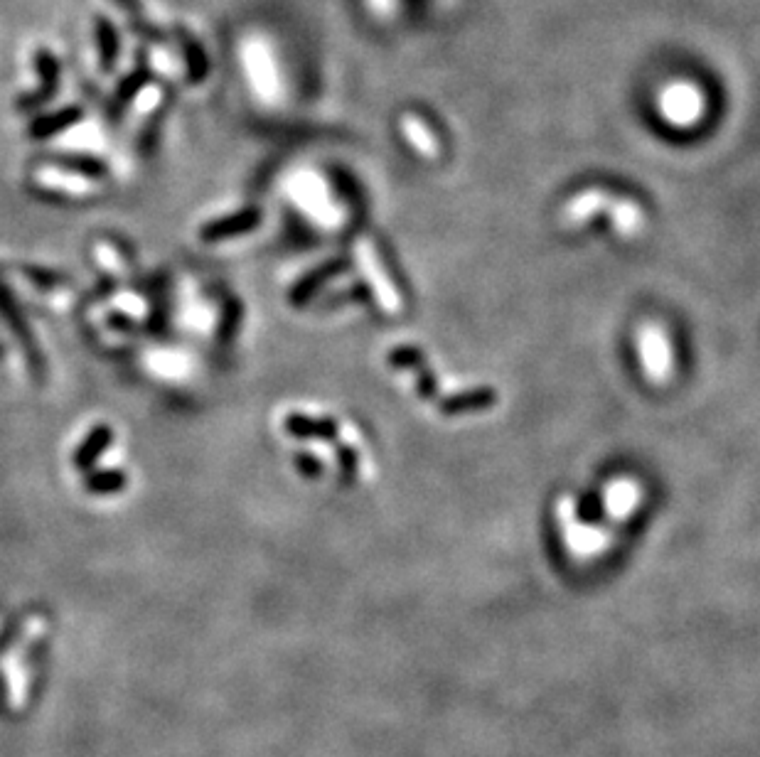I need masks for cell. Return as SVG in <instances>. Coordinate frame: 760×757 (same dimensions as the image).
<instances>
[{"label": "cell", "mask_w": 760, "mask_h": 757, "mask_svg": "<svg viewBox=\"0 0 760 757\" xmlns=\"http://www.w3.org/2000/svg\"><path fill=\"white\" fill-rule=\"evenodd\" d=\"M45 630L47 622L42 620V617H30V620L25 622L18 640L10 644L8 652L0 657V674H3L5 684H8L10 708H23L25 701H28L32 671L28 662H25V657H28L32 644L45 635Z\"/></svg>", "instance_id": "cell-1"}, {"label": "cell", "mask_w": 760, "mask_h": 757, "mask_svg": "<svg viewBox=\"0 0 760 757\" xmlns=\"http://www.w3.org/2000/svg\"><path fill=\"white\" fill-rule=\"evenodd\" d=\"M556 522L561 526L566 546L576 558H593L613 544V531L601 529V526L581 524L576 514L574 497L564 495L556 502Z\"/></svg>", "instance_id": "cell-2"}, {"label": "cell", "mask_w": 760, "mask_h": 757, "mask_svg": "<svg viewBox=\"0 0 760 757\" xmlns=\"http://www.w3.org/2000/svg\"><path fill=\"white\" fill-rule=\"evenodd\" d=\"M638 354L645 374L652 384H665L672 377L674 354L665 327L657 322H645L638 327Z\"/></svg>", "instance_id": "cell-3"}, {"label": "cell", "mask_w": 760, "mask_h": 757, "mask_svg": "<svg viewBox=\"0 0 760 757\" xmlns=\"http://www.w3.org/2000/svg\"><path fill=\"white\" fill-rule=\"evenodd\" d=\"M355 259H357V266H360V271L365 273L367 283L372 286V293H374V298H377L379 308L387 310V313H399L401 310L399 293H396L392 281H389L387 273H384L372 241L365 239V236H362V239L355 244Z\"/></svg>", "instance_id": "cell-4"}, {"label": "cell", "mask_w": 760, "mask_h": 757, "mask_svg": "<svg viewBox=\"0 0 760 757\" xmlns=\"http://www.w3.org/2000/svg\"><path fill=\"white\" fill-rule=\"evenodd\" d=\"M642 487L630 477H618L606 487V512L613 522H625L640 507Z\"/></svg>", "instance_id": "cell-5"}, {"label": "cell", "mask_w": 760, "mask_h": 757, "mask_svg": "<svg viewBox=\"0 0 760 757\" xmlns=\"http://www.w3.org/2000/svg\"><path fill=\"white\" fill-rule=\"evenodd\" d=\"M610 202L613 200L598 190L581 192V195L574 197V200L569 202V207L564 209V214H561V219H564V227H581V224H586L588 219L593 217V214L608 212Z\"/></svg>", "instance_id": "cell-6"}, {"label": "cell", "mask_w": 760, "mask_h": 757, "mask_svg": "<svg viewBox=\"0 0 760 757\" xmlns=\"http://www.w3.org/2000/svg\"><path fill=\"white\" fill-rule=\"evenodd\" d=\"M610 219H613V229L620 236H635L642 232L645 227V214L640 212L638 204L628 202V200H613L608 207Z\"/></svg>", "instance_id": "cell-7"}]
</instances>
